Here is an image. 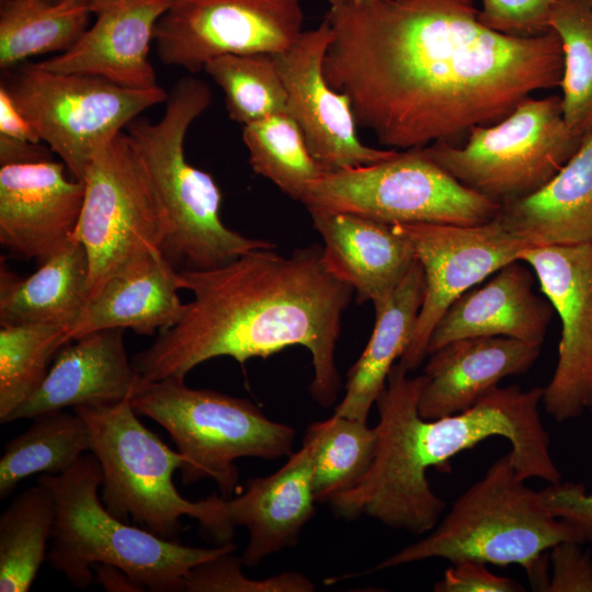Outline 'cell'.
I'll list each match as a JSON object with an SVG mask.
<instances>
[{
    "label": "cell",
    "instance_id": "45",
    "mask_svg": "<svg viewBox=\"0 0 592 592\" xmlns=\"http://www.w3.org/2000/svg\"><path fill=\"white\" fill-rule=\"evenodd\" d=\"M331 7L344 4V0H327Z\"/></svg>",
    "mask_w": 592,
    "mask_h": 592
},
{
    "label": "cell",
    "instance_id": "22",
    "mask_svg": "<svg viewBox=\"0 0 592 592\" xmlns=\"http://www.w3.org/2000/svg\"><path fill=\"white\" fill-rule=\"evenodd\" d=\"M534 272L513 261L457 298L434 327L428 355L464 338L508 337L542 345L555 310L533 292Z\"/></svg>",
    "mask_w": 592,
    "mask_h": 592
},
{
    "label": "cell",
    "instance_id": "10",
    "mask_svg": "<svg viewBox=\"0 0 592 592\" xmlns=\"http://www.w3.org/2000/svg\"><path fill=\"white\" fill-rule=\"evenodd\" d=\"M0 87L79 181L100 149L169 94L161 87L135 90L96 76L55 72L38 62L4 70Z\"/></svg>",
    "mask_w": 592,
    "mask_h": 592
},
{
    "label": "cell",
    "instance_id": "23",
    "mask_svg": "<svg viewBox=\"0 0 592 592\" xmlns=\"http://www.w3.org/2000/svg\"><path fill=\"white\" fill-rule=\"evenodd\" d=\"M308 212L325 243L326 267L356 292L360 303L388 296L417 261L411 243L392 225L321 208Z\"/></svg>",
    "mask_w": 592,
    "mask_h": 592
},
{
    "label": "cell",
    "instance_id": "8",
    "mask_svg": "<svg viewBox=\"0 0 592 592\" xmlns=\"http://www.w3.org/2000/svg\"><path fill=\"white\" fill-rule=\"evenodd\" d=\"M130 403L175 443L183 457L182 482L212 479L225 498L238 486L237 459H276L293 453L296 432L291 425L269 419L248 399L194 389L184 379L146 380Z\"/></svg>",
    "mask_w": 592,
    "mask_h": 592
},
{
    "label": "cell",
    "instance_id": "43",
    "mask_svg": "<svg viewBox=\"0 0 592 592\" xmlns=\"http://www.w3.org/2000/svg\"><path fill=\"white\" fill-rule=\"evenodd\" d=\"M95 581L107 592H143L146 591L129 576L116 566L109 563L94 565Z\"/></svg>",
    "mask_w": 592,
    "mask_h": 592
},
{
    "label": "cell",
    "instance_id": "29",
    "mask_svg": "<svg viewBox=\"0 0 592 592\" xmlns=\"http://www.w3.org/2000/svg\"><path fill=\"white\" fill-rule=\"evenodd\" d=\"M32 420L26 431L8 442L0 458L1 499L26 477L62 474L90 452L88 426L75 410L50 411Z\"/></svg>",
    "mask_w": 592,
    "mask_h": 592
},
{
    "label": "cell",
    "instance_id": "46",
    "mask_svg": "<svg viewBox=\"0 0 592 592\" xmlns=\"http://www.w3.org/2000/svg\"><path fill=\"white\" fill-rule=\"evenodd\" d=\"M56 2H62V1H89V0H52Z\"/></svg>",
    "mask_w": 592,
    "mask_h": 592
},
{
    "label": "cell",
    "instance_id": "7",
    "mask_svg": "<svg viewBox=\"0 0 592 592\" xmlns=\"http://www.w3.org/2000/svg\"><path fill=\"white\" fill-rule=\"evenodd\" d=\"M73 410L88 426L90 453L102 470L101 500L114 516L132 519L166 539H174L182 516H190L219 544L231 542L236 526L228 498L214 493L190 501L182 497L173 482L182 455L139 421L129 400Z\"/></svg>",
    "mask_w": 592,
    "mask_h": 592
},
{
    "label": "cell",
    "instance_id": "38",
    "mask_svg": "<svg viewBox=\"0 0 592 592\" xmlns=\"http://www.w3.org/2000/svg\"><path fill=\"white\" fill-rule=\"evenodd\" d=\"M582 545L563 540L550 549L547 592H592V553L583 550Z\"/></svg>",
    "mask_w": 592,
    "mask_h": 592
},
{
    "label": "cell",
    "instance_id": "30",
    "mask_svg": "<svg viewBox=\"0 0 592 592\" xmlns=\"http://www.w3.org/2000/svg\"><path fill=\"white\" fill-rule=\"evenodd\" d=\"M56 522L53 492L42 483L19 493L0 516V591L26 592L47 558Z\"/></svg>",
    "mask_w": 592,
    "mask_h": 592
},
{
    "label": "cell",
    "instance_id": "11",
    "mask_svg": "<svg viewBox=\"0 0 592 592\" xmlns=\"http://www.w3.org/2000/svg\"><path fill=\"white\" fill-rule=\"evenodd\" d=\"M321 208L394 224L479 225L493 220L501 205L466 187L422 148L387 160L334 171L312 181L301 200Z\"/></svg>",
    "mask_w": 592,
    "mask_h": 592
},
{
    "label": "cell",
    "instance_id": "41",
    "mask_svg": "<svg viewBox=\"0 0 592 592\" xmlns=\"http://www.w3.org/2000/svg\"><path fill=\"white\" fill-rule=\"evenodd\" d=\"M0 135L21 141L39 144L41 139L33 126L13 103L7 91L0 87Z\"/></svg>",
    "mask_w": 592,
    "mask_h": 592
},
{
    "label": "cell",
    "instance_id": "42",
    "mask_svg": "<svg viewBox=\"0 0 592 592\" xmlns=\"http://www.w3.org/2000/svg\"><path fill=\"white\" fill-rule=\"evenodd\" d=\"M49 151L32 144L0 135V164L32 162L48 159Z\"/></svg>",
    "mask_w": 592,
    "mask_h": 592
},
{
    "label": "cell",
    "instance_id": "31",
    "mask_svg": "<svg viewBox=\"0 0 592 592\" xmlns=\"http://www.w3.org/2000/svg\"><path fill=\"white\" fill-rule=\"evenodd\" d=\"M376 439V428H369L367 421L334 413L307 428L303 443L311 454L317 502H329L364 476L374 457Z\"/></svg>",
    "mask_w": 592,
    "mask_h": 592
},
{
    "label": "cell",
    "instance_id": "25",
    "mask_svg": "<svg viewBox=\"0 0 592 592\" xmlns=\"http://www.w3.org/2000/svg\"><path fill=\"white\" fill-rule=\"evenodd\" d=\"M496 219L531 247L592 241V134L546 185L501 205Z\"/></svg>",
    "mask_w": 592,
    "mask_h": 592
},
{
    "label": "cell",
    "instance_id": "33",
    "mask_svg": "<svg viewBox=\"0 0 592 592\" xmlns=\"http://www.w3.org/2000/svg\"><path fill=\"white\" fill-rule=\"evenodd\" d=\"M69 327L14 325L0 329V422L42 385L58 351L69 342Z\"/></svg>",
    "mask_w": 592,
    "mask_h": 592
},
{
    "label": "cell",
    "instance_id": "28",
    "mask_svg": "<svg viewBox=\"0 0 592 592\" xmlns=\"http://www.w3.org/2000/svg\"><path fill=\"white\" fill-rule=\"evenodd\" d=\"M89 1L0 0V68L71 48L88 30Z\"/></svg>",
    "mask_w": 592,
    "mask_h": 592
},
{
    "label": "cell",
    "instance_id": "44",
    "mask_svg": "<svg viewBox=\"0 0 592 592\" xmlns=\"http://www.w3.org/2000/svg\"><path fill=\"white\" fill-rule=\"evenodd\" d=\"M369 1H373V0H344V3L360 4V3H365V2H369Z\"/></svg>",
    "mask_w": 592,
    "mask_h": 592
},
{
    "label": "cell",
    "instance_id": "19",
    "mask_svg": "<svg viewBox=\"0 0 592 592\" xmlns=\"http://www.w3.org/2000/svg\"><path fill=\"white\" fill-rule=\"evenodd\" d=\"M123 331L96 330L67 342L39 388L7 423L66 408L130 401L146 379L127 356Z\"/></svg>",
    "mask_w": 592,
    "mask_h": 592
},
{
    "label": "cell",
    "instance_id": "32",
    "mask_svg": "<svg viewBox=\"0 0 592 592\" xmlns=\"http://www.w3.org/2000/svg\"><path fill=\"white\" fill-rule=\"evenodd\" d=\"M253 171L301 202L308 185L325 170L312 157L303 132L288 111L242 126Z\"/></svg>",
    "mask_w": 592,
    "mask_h": 592
},
{
    "label": "cell",
    "instance_id": "1",
    "mask_svg": "<svg viewBox=\"0 0 592 592\" xmlns=\"http://www.w3.org/2000/svg\"><path fill=\"white\" fill-rule=\"evenodd\" d=\"M325 19L332 30L325 77L388 149L455 145L562 78L556 32L499 33L481 23L474 0L344 3Z\"/></svg>",
    "mask_w": 592,
    "mask_h": 592
},
{
    "label": "cell",
    "instance_id": "37",
    "mask_svg": "<svg viewBox=\"0 0 592 592\" xmlns=\"http://www.w3.org/2000/svg\"><path fill=\"white\" fill-rule=\"evenodd\" d=\"M479 20L499 33L532 37L550 31L549 18L556 0H480Z\"/></svg>",
    "mask_w": 592,
    "mask_h": 592
},
{
    "label": "cell",
    "instance_id": "4",
    "mask_svg": "<svg viewBox=\"0 0 592 592\" xmlns=\"http://www.w3.org/2000/svg\"><path fill=\"white\" fill-rule=\"evenodd\" d=\"M524 481L508 452L454 501L426 536L379 561L374 570L430 558L520 565L533 590H545L549 582L545 551L563 540L585 543L574 526L549 510L542 492Z\"/></svg>",
    "mask_w": 592,
    "mask_h": 592
},
{
    "label": "cell",
    "instance_id": "21",
    "mask_svg": "<svg viewBox=\"0 0 592 592\" xmlns=\"http://www.w3.org/2000/svg\"><path fill=\"white\" fill-rule=\"evenodd\" d=\"M542 345L508 337H474L452 341L428 355L418 409L421 418L439 419L473 407L499 382L527 372Z\"/></svg>",
    "mask_w": 592,
    "mask_h": 592
},
{
    "label": "cell",
    "instance_id": "2",
    "mask_svg": "<svg viewBox=\"0 0 592 592\" xmlns=\"http://www.w3.org/2000/svg\"><path fill=\"white\" fill-rule=\"evenodd\" d=\"M272 249L252 250L213 269L180 270L194 298L173 327L132 358L144 379H185L214 357L244 364L301 345L311 354V397L322 407L335 401L334 351L354 291L328 271L322 247L297 249L289 257Z\"/></svg>",
    "mask_w": 592,
    "mask_h": 592
},
{
    "label": "cell",
    "instance_id": "27",
    "mask_svg": "<svg viewBox=\"0 0 592 592\" xmlns=\"http://www.w3.org/2000/svg\"><path fill=\"white\" fill-rule=\"evenodd\" d=\"M88 280V255L76 237L27 277L2 265L1 326L46 323L71 329L89 299Z\"/></svg>",
    "mask_w": 592,
    "mask_h": 592
},
{
    "label": "cell",
    "instance_id": "16",
    "mask_svg": "<svg viewBox=\"0 0 592 592\" xmlns=\"http://www.w3.org/2000/svg\"><path fill=\"white\" fill-rule=\"evenodd\" d=\"M332 39L329 22L304 31L287 50L274 55L287 94V111L300 127L307 146L326 171L367 166L398 153L364 145L349 98L335 91L323 72Z\"/></svg>",
    "mask_w": 592,
    "mask_h": 592
},
{
    "label": "cell",
    "instance_id": "34",
    "mask_svg": "<svg viewBox=\"0 0 592 592\" xmlns=\"http://www.w3.org/2000/svg\"><path fill=\"white\" fill-rule=\"evenodd\" d=\"M549 29L560 38L563 54L562 115L582 139L592 134V7L589 0H556Z\"/></svg>",
    "mask_w": 592,
    "mask_h": 592
},
{
    "label": "cell",
    "instance_id": "14",
    "mask_svg": "<svg viewBox=\"0 0 592 592\" xmlns=\"http://www.w3.org/2000/svg\"><path fill=\"white\" fill-rule=\"evenodd\" d=\"M411 243L425 289L414 337L399 363L409 372L428 357L430 337L449 306L531 246L496 218L479 225L394 224Z\"/></svg>",
    "mask_w": 592,
    "mask_h": 592
},
{
    "label": "cell",
    "instance_id": "9",
    "mask_svg": "<svg viewBox=\"0 0 592 592\" xmlns=\"http://www.w3.org/2000/svg\"><path fill=\"white\" fill-rule=\"evenodd\" d=\"M465 145L434 143L423 152L466 187L504 205L546 185L579 149L561 96H532L498 123L476 126Z\"/></svg>",
    "mask_w": 592,
    "mask_h": 592
},
{
    "label": "cell",
    "instance_id": "24",
    "mask_svg": "<svg viewBox=\"0 0 592 592\" xmlns=\"http://www.w3.org/2000/svg\"><path fill=\"white\" fill-rule=\"evenodd\" d=\"M309 446L299 449L275 473L249 479L242 493L228 499L231 522L243 526L249 540L241 560L254 566L294 545L315 513Z\"/></svg>",
    "mask_w": 592,
    "mask_h": 592
},
{
    "label": "cell",
    "instance_id": "40",
    "mask_svg": "<svg viewBox=\"0 0 592 592\" xmlns=\"http://www.w3.org/2000/svg\"><path fill=\"white\" fill-rule=\"evenodd\" d=\"M435 592H523L511 578L489 571L486 563L464 560L453 563L434 584Z\"/></svg>",
    "mask_w": 592,
    "mask_h": 592
},
{
    "label": "cell",
    "instance_id": "13",
    "mask_svg": "<svg viewBox=\"0 0 592 592\" xmlns=\"http://www.w3.org/2000/svg\"><path fill=\"white\" fill-rule=\"evenodd\" d=\"M303 21L300 0H172L153 41L160 61L194 73L221 55L281 54Z\"/></svg>",
    "mask_w": 592,
    "mask_h": 592
},
{
    "label": "cell",
    "instance_id": "3",
    "mask_svg": "<svg viewBox=\"0 0 592 592\" xmlns=\"http://www.w3.org/2000/svg\"><path fill=\"white\" fill-rule=\"evenodd\" d=\"M409 373L396 363L388 374L376 400L379 420L373 460L353 487L334 497L333 508L340 516L367 515L395 530L429 533L446 503L432 490L428 470L494 436L510 442L521 479L538 478L549 485L561 481L539 415L544 387L496 386L462 412L426 420L418 409L422 375Z\"/></svg>",
    "mask_w": 592,
    "mask_h": 592
},
{
    "label": "cell",
    "instance_id": "5",
    "mask_svg": "<svg viewBox=\"0 0 592 592\" xmlns=\"http://www.w3.org/2000/svg\"><path fill=\"white\" fill-rule=\"evenodd\" d=\"M38 483L50 489L56 503L47 560L79 589L95 580L94 565L109 563L145 590L183 591L193 567L237 548L232 542L212 548L186 546L114 516L99 496L102 470L90 452L62 474H42Z\"/></svg>",
    "mask_w": 592,
    "mask_h": 592
},
{
    "label": "cell",
    "instance_id": "36",
    "mask_svg": "<svg viewBox=\"0 0 592 592\" xmlns=\"http://www.w3.org/2000/svg\"><path fill=\"white\" fill-rule=\"evenodd\" d=\"M225 553L193 567L183 580L189 592H312L314 582L301 572L285 571L265 579L248 578L241 558Z\"/></svg>",
    "mask_w": 592,
    "mask_h": 592
},
{
    "label": "cell",
    "instance_id": "20",
    "mask_svg": "<svg viewBox=\"0 0 592 592\" xmlns=\"http://www.w3.org/2000/svg\"><path fill=\"white\" fill-rule=\"evenodd\" d=\"M184 289L178 270L160 249L143 252L118 267L86 304L69 331V340L103 329H130L153 335L184 315Z\"/></svg>",
    "mask_w": 592,
    "mask_h": 592
},
{
    "label": "cell",
    "instance_id": "26",
    "mask_svg": "<svg viewBox=\"0 0 592 592\" xmlns=\"http://www.w3.org/2000/svg\"><path fill=\"white\" fill-rule=\"evenodd\" d=\"M424 289L423 269L417 260L388 296L373 303L375 323L371 338L348 373L345 395L334 414L367 421L396 360L401 358L414 337Z\"/></svg>",
    "mask_w": 592,
    "mask_h": 592
},
{
    "label": "cell",
    "instance_id": "35",
    "mask_svg": "<svg viewBox=\"0 0 592 592\" xmlns=\"http://www.w3.org/2000/svg\"><path fill=\"white\" fill-rule=\"evenodd\" d=\"M220 87L229 117L243 125L287 111V94L270 54H227L203 68Z\"/></svg>",
    "mask_w": 592,
    "mask_h": 592
},
{
    "label": "cell",
    "instance_id": "12",
    "mask_svg": "<svg viewBox=\"0 0 592 592\" xmlns=\"http://www.w3.org/2000/svg\"><path fill=\"white\" fill-rule=\"evenodd\" d=\"M82 181L84 200L75 237L89 260L90 299L127 261L151 249L162 250L171 226L147 167L126 132L99 150Z\"/></svg>",
    "mask_w": 592,
    "mask_h": 592
},
{
    "label": "cell",
    "instance_id": "17",
    "mask_svg": "<svg viewBox=\"0 0 592 592\" xmlns=\"http://www.w3.org/2000/svg\"><path fill=\"white\" fill-rule=\"evenodd\" d=\"M49 159L0 168V243L37 264L62 249L79 223L84 183Z\"/></svg>",
    "mask_w": 592,
    "mask_h": 592
},
{
    "label": "cell",
    "instance_id": "15",
    "mask_svg": "<svg viewBox=\"0 0 592 592\" xmlns=\"http://www.w3.org/2000/svg\"><path fill=\"white\" fill-rule=\"evenodd\" d=\"M520 261L533 270L560 319L557 365L543 405L566 422L592 409V241L531 247Z\"/></svg>",
    "mask_w": 592,
    "mask_h": 592
},
{
    "label": "cell",
    "instance_id": "6",
    "mask_svg": "<svg viewBox=\"0 0 592 592\" xmlns=\"http://www.w3.org/2000/svg\"><path fill=\"white\" fill-rule=\"evenodd\" d=\"M166 103L159 121L135 118L126 127L169 216L171 231L163 254L174 266L184 264L183 270H206L252 250L275 248L226 227L219 216L218 185L185 158V135L212 103L209 87L193 76L184 77Z\"/></svg>",
    "mask_w": 592,
    "mask_h": 592
},
{
    "label": "cell",
    "instance_id": "39",
    "mask_svg": "<svg viewBox=\"0 0 592 592\" xmlns=\"http://www.w3.org/2000/svg\"><path fill=\"white\" fill-rule=\"evenodd\" d=\"M549 510L559 519L574 526L592 553V491L587 492L580 482H559L540 490Z\"/></svg>",
    "mask_w": 592,
    "mask_h": 592
},
{
    "label": "cell",
    "instance_id": "18",
    "mask_svg": "<svg viewBox=\"0 0 592 592\" xmlns=\"http://www.w3.org/2000/svg\"><path fill=\"white\" fill-rule=\"evenodd\" d=\"M95 22L68 50L38 62L44 69L101 77L115 84L159 87L149 60L157 22L172 0H89Z\"/></svg>",
    "mask_w": 592,
    "mask_h": 592
},
{
    "label": "cell",
    "instance_id": "47",
    "mask_svg": "<svg viewBox=\"0 0 592 592\" xmlns=\"http://www.w3.org/2000/svg\"><path fill=\"white\" fill-rule=\"evenodd\" d=\"M589 2H590V4H591V7H592V0H589Z\"/></svg>",
    "mask_w": 592,
    "mask_h": 592
}]
</instances>
